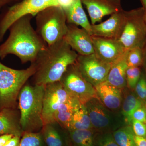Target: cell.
<instances>
[{
	"instance_id": "cell-2",
	"label": "cell",
	"mask_w": 146,
	"mask_h": 146,
	"mask_svg": "<svg viewBox=\"0 0 146 146\" xmlns=\"http://www.w3.org/2000/svg\"><path fill=\"white\" fill-rule=\"evenodd\" d=\"M78 56L64 39L47 45L33 62L35 67L33 76L35 84L45 85L60 81L69 66L75 63Z\"/></svg>"
},
{
	"instance_id": "cell-32",
	"label": "cell",
	"mask_w": 146,
	"mask_h": 146,
	"mask_svg": "<svg viewBox=\"0 0 146 146\" xmlns=\"http://www.w3.org/2000/svg\"><path fill=\"white\" fill-rule=\"evenodd\" d=\"M133 119L146 124V107L145 103L133 112L131 121Z\"/></svg>"
},
{
	"instance_id": "cell-26",
	"label": "cell",
	"mask_w": 146,
	"mask_h": 146,
	"mask_svg": "<svg viewBox=\"0 0 146 146\" xmlns=\"http://www.w3.org/2000/svg\"><path fill=\"white\" fill-rule=\"evenodd\" d=\"M126 61L128 67H143V48L136 47L127 50Z\"/></svg>"
},
{
	"instance_id": "cell-7",
	"label": "cell",
	"mask_w": 146,
	"mask_h": 146,
	"mask_svg": "<svg viewBox=\"0 0 146 146\" xmlns=\"http://www.w3.org/2000/svg\"><path fill=\"white\" fill-rule=\"evenodd\" d=\"M53 6L46 0H21L9 7L0 16V43L16 21L27 15L35 16L48 7Z\"/></svg>"
},
{
	"instance_id": "cell-13",
	"label": "cell",
	"mask_w": 146,
	"mask_h": 146,
	"mask_svg": "<svg viewBox=\"0 0 146 146\" xmlns=\"http://www.w3.org/2000/svg\"><path fill=\"white\" fill-rule=\"evenodd\" d=\"M125 20V11L114 13L104 22L91 25V36L119 40L122 33Z\"/></svg>"
},
{
	"instance_id": "cell-42",
	"label": "cell",
	"mask_w": 146,
	"mask_h": 146,
	"mask_svg": "<svg viewBox=\"0 0 146 146\" xmlns=\"http://www.w3.org/2000/svg\"><path fill=\"white\" fill-rule=\"evenodd\" d=\"M145 106H146V100L145 101Z\"/></svg>"
},
{
	"instance_id": "cell-17",
	"label": "cell",
	"mask_w": 146,
	"mask_h": 146,
	"mask_svg": "<svg viewBox=\"0 0 146 146\" xmlns=\"http://www.w3.org/2000/svg\"><path fill=\"white\" fill-rule=\"evenodd\" d=\"M100 100L108 108L116 110L119 108L122 102L121 89L104 82L95 86Z\"/></svg>"
},
{
	"instance_id": "cell-20",
	"label": "cell",
	"mask_w": 146,
	"mask_h": 146,
	"mask_svg": "<svg viewBox=\"0 0 146 146\" xmlns=\"http://www.w3.org/2000/svg\"><path fill=\"white\" fill-rule=\"evenodd\" d=\"M126 54L112 65L105 81L121 89L127 85L126 71L128 67L126 61Z\"/></svg>"
},
{
	"instance_id": "cell-21",
	"label": "cell",
	"mask_w": 146,
	"mask_h": 146,
	"mask_svg": "<svg viewBox=\"0 0 146 146\" xmlns=\"http://www.w3.org/2000/svg\"><path fill=\"white\" fill-rule=\"evenodd\" d=\"M93 128L86 107L84 105H80L73 115L68 131L79 129L93 130Z\"/></svg>"
},
{
	"instance_id": "cell-15",
	"label": "cell",
	"mask_w": 146,
	"mask_h": 146,
	"mask_svg": "<svg viewBox=\"0 0 146 146\" xmlns=\"http://www.w3.org/2000/svg\"><path fill=\"white\" fill-rule=\"evenodd\" d=\"M121 0H81L87 9L91 25L100 22L104 16L123 10Z\"/></svg>"
},
{
	"instance_id": "cell-1",
	"label": "cell",
	"mask_w": 146,
	"mask_h": 146,
	"mask_svg": "<svg viewBox=\"0 0 146 146\" xmlns=\"http://www.w3.org/2000/svg\"><path fill=\"white\" fill-rule=\"evenodd\" d=\"M33 16L27 15L16 21L10 27L8 38L0 45V58L9 54L16 56L22 63L34 62L47 44L32 26Z\"/></svg>"
},
{
	"instance_id": "cell-18",
	"label": "cell",
	"mask_w": 146,
	"mask_h": 146,
	"mask_svg": "<svg viewBox=\"0 0 146 146\" xmlns=\"http://www.w3.org/2000/svg\"><path fill=\"white\" fill-rule=\"evenodd\" d=\"M64 11L67 24L80 26L91 35V24L84 10L81 0H77L72 6Z\"/></svg>"
},
{
	"instance_id": "cell-29",
	"label": "cell",
	"mask_w": 146,
	"mask_h": 146,
	"mask_svg": "<svg viewBox=\"0 0 146 146\" xmlns=\"http://www.w3.org/2000/svg\"><path fill=\"white\" fill-rule=\"evenodd\" d=\"M97 146H119L110 132H104L96 135Z\"/></svg>"
},
{
	"instance_id": "cell-9",
	"label": "cell",
	"mask_w": 146,
	"mask_h": 146,
	"mask_svg": "<svg viewBox=\"0 0 146 146\" xmlns=\"http://www.w3.org/2000/svg\"><path fill=\"white\" fill-rule=\"evenodd\" d=\"M75 65L83 78L94 87L106 81L112 66L105 63L95 53L78 54Z\"/></svg>"
},
{
	"instance_id": "cell-25",
	"label": "cell",
	"mask_w": 146,
	"mask_h": 146,
	"mask_svg": "<svg viewBox=\"0 0 146 146\" xmlns=\"http://www.w3.org/2000/svg\"><path fill=\"white\" fill-rule=\"evenodd\" d=\"M112 134L119 146H136L135 135L131 125L121 127L115 131Z\"/></svg>"
},
{
	"instance_id": "cell-30",
	"label": "cell",
	"mask_w": 146,
	"mask_h": 146,
	"mask_svg": "<svg viewBox=\"0 0 146 146\" xmlns=\"http://www.w3.org/2000/svg\"><path fill=\"white\" fill-rule=\"evenodd\" d=\"M134 90L137 96L145 102L146 100V72L143 67L141 77L135 86Z\"/></svg>"
},
{
	"instance_id": "cell-23",
	"label": "cell",
	"mask_w": 146,
	"mask_h": 146,
	"mask_svg": "<svg viewBox=\"0 0 146 146\" xmlns=\"http://www.w3.org/2000/svg\"><path fill=\"white\" fill-rule=\"evenodd\" d=\"M56 123L45 125L41 133L47 146H65L63 137L56 127Z\"/></svg>"
},
{
	"instance_id": "cell-40",
	"label": "cell",
	"mask_w": 146,
	"mask_h": 146,
	"mask_svg": "<svg viewBox=\"0 0 146 146\" xmlns=\"http://www.w3.org/2000/svg\"><path fill=\"white\" fill-rule=\"evenodd\" d=\"M143 7L145 9H146V0H141Z\"/></svg>"
},
{
	"instance_id": "cell-12",
	"label": "cell",
	"mask_w": 146,
	"mask_h": 146,
	"mask_svg": "<svg viewBox=\"0 0 146 146\" xmlns=\"http://www.w3.org/2000/svg\"><path fill=\"white\" fill-rule=\"evenodd\" d=\"M63 39L78 55H87L94 53L92 36L82 28L68 24V30Z\"/></svg>"
},
{
	"instance_id": "cell-11",
	"label": "cell",
	"mask_w": 146,
	"mask_h": 146,
	"mask_svg": "<svg viewBox=\"0 0 146 146\" xmlns=\"http://www.w3.org/2000/svg\"><path fill=\"white\" fill-rule=\"evenodd\" d=\"M94 53L105 63L112 65L126 53L119 40L92 36Z\"/></svg>"
},
{
	"instance_id": "cell-36",
	"label": "cell",
	"mask_w": 146,
	"mask_h": 146,
	"mask_svg": "<svg viewBox=\"0 0 146 146\" xmlns=\"http://www.w3.org/2000/svg\"><path fill=\"white\" fill-rule=\"evenodd\" d=\"M134 138L136 146H146V138L138 137L135 135Z\"/></svg>"
},
{
	"instance_id": "cell-38",
	"label": "cell",
	"mask_w": 146,
	"mask_h": 146,
	"mask_svg": "<svg viewBox=\"0 0 146 146\" xmlns=\"http://www.w3.org/2000/svg\"><path fill=\"white\" fill-rule=\"evenodd\" d=\"M142 48L143 52V63L142 67L146 72V40Z\"/></svg>"
},
{
	"instance_id": "cell-39",
	"label": "cell",
	"mask_w": 146,
	"mask_h": 146,
	"mask_svg": "<svg viewBox=\"0 0 146 146\" xmlns=\"http://www.w3.org/2000/svg\"><path fill=\"white\" fill-rule=\"evenodd\" d=\"M46 1L50 3L53 6H59L56 0H46Z\"/></svg>"
},
{
	"instance_id": "cell-5",
	"label": "cell",
	"mask_w": 146,
	"mask_h": 146,
	"mask_svg": "<svg viewBox=\"0 0 146 146\" xmlns=\"http://www.w3.org/2000/svg\"><path fill=\"white\" fill-rule=\"evenodd\" d=\"M36 31L47 45L64 38L68 30L64 11L59 6H51L36 14Z\"/></svg>"
},
{
	"instance_id": "cell-19",
	"label": "cell",
	"mask_w": 146,
	"mask_h": 146,
	"mask_svg": "<svg viewBox=\"0 0 146 146\" xmlns=\"http://www.w3.org/2000/svg\"><path fill=\"white\" fill-rule=\"evenodd\" d=\"M81 104L77 100L71 97L60 105L56 112V122L61 127L68 130L73 115Z\"/></svg>"
},
{
	"instance_id": "cell-22",
	"label": "cell",
	"mask_w": 146,
	"mask_h": 146,
	"mask_svg": "<svg viewBox=\"0 0 146 146\" xmlns=\"http://www.w3.org/2000/svg\"><path fill=\"white\" fill-rule=\"evenodd\" d=\"M70 138L74 146H97L96 135L90 129L69 131Z\"/></svg>"
},
{
	"instance_id": "cell-27",
	"label": "cell",
	"mask_w": 146,
	"mask_h": 146,
	"mask_svg": "<svg viewBox=\"0 0 146 146\" xmlns=\"http://www.w3.org/2000/svg\"><path fill=\"white\" fill-rule=\"evenodd\" d=\"M19 146H43V136L39 132H24Z\"/></svg>"
},
{
	"instance_id": "cell-41",
	"label": "cell",
	"mask_w": 146,
	"mask_h": 146,
	"mask_svg": "<svg viewBox=\"0 0 146 146\" xmlns=\"http://www.w3.org/2000/svg\"><path fill=\"white\" fill-rule=\"evenodd\" d=\"M144 22H145V27L146 28V9H145V12H144Z\"/></svg>"
},
{
	"instance_id": "cell-10",
	"label": "cell",
	"mask_w": 146,
	"mask_h": 146,
	"mask_svg": "<svg viewBox=\"0 0 146 146\" xmlns=\"http://www.w3.org/2000/svg\"><path fill=\"white\" fill-rule=\"evenodd\" d=\"M71 97L60 81L45 85L42 112L44 125L56 122V112L60 105Z\"/></svg>"
},
{
	"instance_id": "cell-24",
	"label": "cell",
	"mask_w": 146,
	"mask_h": 146,
	"mask_svg": "<svg viewBox=\"0 0 146 146\" xmlns=\"http://www.w3.org/2000/svg\"><path fill=\"white\" fill-rule=\"evenodd\" d=\"M145 103L140 99L136 94H128L125 98L123 103L122 114L127 125H131V116L134 111Z\"/></svg>"
},
{
	"instance_id": "cell-33",
	"label": "cell",
	"mask_w": 146,
	"mask_h": 146,
	"mask_svg": "<svg viewBox=\"0 0 146 146\" xmlns=\"http://www.w3.org/2000/svg\"><path fill=\"white\" fill-rule=\"evenodd\" d=\"M59 6L63 10L70 7L77 0H56Z\"/></svg>"
},
{
	"instance_id": "cell-8",
	"label": "cell",
	"mask_w": 146,
	"mask_h": 146,
	"mask_svg": "<svg viewBox=\"0 0 146 146\" xmlns=\"http://www.w3.org/2000/svg\"><path fill=\"white\" fill-rule=\"evenodd\" d=\"M60 81L71 96L81 104L93 98L99 99L95 87L83 78L75 63L69 66Z\"/></svg>"
},
{
	"instance_id": "cell-4",
	"label": "cell",
	"mask_w": 146,
	"mask_h": 146,
	"mask_svg": "<svg viewBox=\"0 0 146 146\" xmlns=\"http://www.w3.org/2000/svg\"><path fill=\"white\" fill-rule=\"evenodd\" d=\"M35 72V65L33 63L27 69L17 70L0 62V110L6 108H17L20 91Z\"/></svg>"
},
{
	"instance_id": "cell-14",
	"label": "cell",
	"mask_w": 146,
	"mask_h": 146,
	"mask_svg": "<svg viewBox=\"0 0 146 146\" xmlns=\"http://www.w3.org/2000/svg\"><path fill=\"white\" fill-rule=\"evenodd\" d=\"M94 128L102 133L111 129L112 118L107 108L98 98H93L84 104Z\"/></svg>"
},
{
	"instance_id": "cell-31",
	"label": "cell",
	"mask_w": 146,
	"mask_h": 146,
	"mask_svg": "<svg viewBox=\"0 0 146 146\" xmlns=\"http://www.w3.org/2000/svg\"><path fill=\"white\" fill-rule=\"evenodd\" d=\"M131 125L135 136L146 138V124L133 119Z\"/></svg>"
},
{
	"instance_id": "cell-16",
	"label": "cell",
	"mask_w": 146,
	"mask_h": 146,
	"mask_svg": "<svg viewBox=\"0 0 146 146\" xmlns=\"http://www.w3.org/2000/svg\"><path fill=\"white\" fill-rule=\"evenodd\" d=\"M20 112L17 108L0 110V136L12 134L21 137L23 133L20 123Z\"/></svg>"
},
{
	"instance_id": "cell-37",
	"label": "cell",
	"mask_w": 146,
	"mask_h": 146,
	"mask_svg": "<svg viewBox=\"0 0 146 146\" xmlns=\"http://www.w3.org/2000/svg\"><path fill=\"white\" fill-rule=\"evenodd\" d=\"M21 0H0V10L5 6L11 3L20 1Z\"/></svg>"
},
{
	"instance_id": "cell-6",
	"label": "cell",
	"mask_w": 146,
	"mask_h": 146,
	"mask_svg": "<svg viewBox=\"0 0 146 146\" xmlns=\"http://www.w3.org/2000/svg\"><path fill=\"white\" fill-rule=\"evenodd\" d=\"M144 12L143 7L125 11L124 26L118 40L126 50L143 46L146 40Z\"/></svg>"
},
{
	"instance_id": "cell-35",
	"label": "cell",
	"mask_w": 146,
	"mask_h": 146,
	"mask_svg": "<svg viewBox=\"0 0 146 146\" xmlns=\"http://www.w3.org/2000/svg\"><path fill=\"white\" fill-rule=\"evenodd\" d=\"M13 136H14L12 134H5L0 136V146H3Z\"/></svg>"
},
{
	"instance_id": "cell-34",
	"label": "cell",
	"mask_w": 146,
	"mask_h": 146,
	"mask_svg": "<svg viewBox=\"0 0 146 146\" xmlns=\"http://www.w3.org/2000/svg\"><path fill=\"white\" fill-rule=\"evenodd\" d=\"M21 137L18 136H13L3 146H19Z\"/></svg>"
},
{
	"instance_id": "cell-28",
	"label": "cell",
	"mask_w": 146,
	"mask_h": 146,
	"mask_svg": "<svg viewBox=\"0 0 146 146\" xmlns=\"http://www.w3.org/2000/svg\"><path fill=\"white\" fill-rule=\"evenodd\" d=\"M142 67H128L126 71L127 85L129 89L134 90L140 79Z\"/></svg>"
},
{
	"instance_id": "cell-3",
	"label": "cell",
	"mask_w": 146,
	"mask_h": 146,
	"mask_svg": "<svg viewBox=\"0 0 146 146\" xmlns=\"http://www.w3.org/2000/svg\"><path fill=\"white\" fill-rule=\"evenodd\" d=\"M45 85L25 84L18 97L20 123L23 132H39L44 126L42 117Z\"/></svg>"
}]
</instances>
